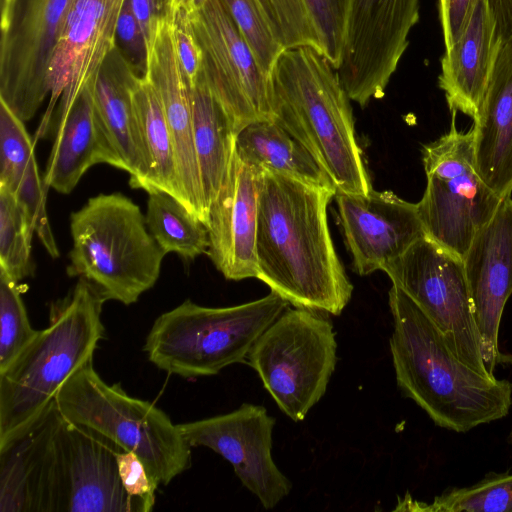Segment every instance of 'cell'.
<instances>
[{"label":"cell","mask_w":512,"mask_h":512,"mask_svg":"<svg viewBox=\"0 0 512 512\" xmlns=\"http://www.w3.org/2000/svg\"><path fill=\"white\" fill-rule=\"evenodd\" d=\"M336 191L261 171L256 233L257 279L296 308L332 315L353 291L328 227Z\"/></svg>","instance_id":"1"},{"label":"cell","mask_w":512,"mask_h":512,"mask_svg":"<svg viewBox=\"0 0 512 512\" xmlns=\"http://www.w3.org/2000/svg\"><path fill=\"white\" fill-rule=\"evenodd\" d=\"M390 350L398 387L433 422L455 432L502 419L512 405V384L463 362L434 322L392 285Z\"/></svg>","instance_id":"2"},{"label":"cell","mask_w":512,"mask_h":512,"mask_svg":"<svg viewBox=\"0 0 512 512\" xmlns=\"http://www.w3.org/2000/svg\"><path fill=\"white\" fill-rule=\"evenodd\" d=\"M273 120L298 140L337 191L372 186L358 145L350 98L337 70L317 49H285L270 74Z\"/></svg>","instance_id":"3"},{"label":"cell","mask_w":512,"mask_h":512,"mask_svg":"<svg viewBox=\"0 0 512 512\" xmlns=\"http://www.w3.org/2000/svg\"><path fill=\"white\" fill-rule=\"evenodd\" d=\"M106 300L84 278L51 307L49 325L0 372V450L23 436L55 404L64 382L93 360L104 337Z\"/></svg>","instance_id":"4"},{"label":"cell","mask_w":512,"mask_h":512,"mask_svg":"<svg viewBox=\"0 0 512 512\" xmlns=\"http://www.w3.org/2000/svg\"><path fill=\"white\" fill-rule=\"evenodd\" d=\"M70 231L68 276L84 278L106 301L131 305L157 282L166 253L125 195L91 197L71 214Z\"/></svg>","instance_id":"5"},{"label":"cell","mask_w":512,"mask_h":512,"mask_svg":"<svg viewBox=\"0 0 512 512\" xmlns=\"http://www.w3.org/2000/svg\"><path fill=\"white\" fill-rule=\"evenodd\" d=\"M275 292L230 307L186 300L161 314L147 334L144 352L158 369L193 379L246 362L260 335L287 309Z\"/></svg>","instance_id":"6"},{"label":"cell","mask_w":512,"mask_h":512,"mask_svg":"<svg viewBox=\"0 0 512 512\" xmlns=\"http://www.w3.org/2000/svg\"><path fill=\"white\" fill-rule=\"evenodd\" d=\"M55 405L67 421L133 451L152 480L168 485L191 466V446L178 425L153 403L105 382L88 361L60 387Z\"/></svg>","instance_id":"7"},{"label":"cell","mask_w":512,"mask_h":512,"mask_svg":"<svg viewBox=\"0 0 512 512\" xmlns=\"http://www.w3.org/2000/svg\"><path fill=\"white\" fill-rule=\"evenodd\" d=\"M456 114L449 130L422 148L427 185L417 206L426 236L464 259L503 199L478 173L473 129L459 131Z\"/></svg>","instance_id":"8"},{"label":"cell","mask_w":512,"mask_h":512,"mask_svg":"<svg viewBox=\"0 0 512 512\" xmlns=\"http://www.w3.org/2000/svg\"><path fill=\"white\" fill-rule=\"evenodd\" d=\"M336 348L328 319L313 310L286 309L256 340L246 363L279 409L301 421L325 394L337 361Z\"/></svg>","instance_id":"9"},{"label":"cell","mask_w":512,"mask_h":512,"mask_svg":"<svg viewBox=\"0 0 512 512\" xmlns=\"http://www.w3.org/2000/svg\"><path fill=\"white\" fill-rule=\"evenodd\" d=\"M382 271L434 322L463 362L494 376L483 360L463 259L424 236Z\"/></svg>","instance_id":"10"},{"label":"cell","mask_w":512,"mask_h":512,"mask_svg":"<svg viewBox=\"0 0 512 512\" xmlns=\"http://www.w3.org/2000/svg\"><path fill=\"white\" fill-rule=\"evenodd\" d=\"M202 52V75L236 135L248 124L273 120L271 79L242 37L222 0L190 14Z\"/></svg>","instance_id":"11"},{"label":"cell","mask_w":512,"mask_h":512,"mask_svg":"<svg viewBox=\"0 0 512 512\" xmlns=\"http://www.w3.org/2000/svg\"><path fill=\"white\" fill-rule=\"evenodd\" d=\"M70 0H2L0 99L22 121L50 96L49 66Z\"/></svg>","instance_id":"12"},{"label":"cell","mask_w":512,"mask_h":512,"mask_svg":"<svg viewBox=\"0 0 512 512\" xmlns=\"http://www.w3.org/2000/svg\"><path fill=\"white\" fill-rule=\"evenodd\" d=\"M420 0H353L337 73L352 101L364 108L382 98L419 20Z\"/></svg>","instance_id":"13"},{"label":"cell","mask_w":512,"mask_h":512,"mask_svg":"<svg viewBox=\"0 0 512 512\" xmlns=\"http://www.w3.org/2000/svg\"><path fill=\"white\" fill-rule=\"evenodd\" d=\"M121 450L59 413L53 439V512H140L120 481Z\"/></svg>","instance_id":"14"},{"label":"cell","mask_w":512,"mask_h":512,"mask_svg":"<svg viewBox=\"0 0 512 512\" xmlns=\"http://www.w3.org/2000/svg\"><path fill=\"white\" fill-rule=\"evenodd\" d=\"M177 425L191 447H208L226 459L265 509L290 493L291 482L272 458L275 419L263 406L244 403L227 414Z\"/></svg>","instance_id":"15"},{"label":"cell","mask_w":512,"mask_h":512,"mask_svg":"<svg viewBox=\"0 0 512 512\" xmlns=\"http://www.w3.org/2000/svg\"><path fill=\"white\" fill-rule=\"evenodd\" d=\"M126 0H70L49 66V105L44 133L58 100L65 104L94 83L116 47L118 20Z\"/></svg>","instance_id":"16"},{"label":"cell","mask_w":512,"mask_h":512,"mask_svg":"<svg viewBox=\"0 0 512 512\" xmlns=\"http://www.w3.org/2000/svg\"><path fill=\"white\" fill-rule=\"evenodd\" d=\"M335 198L353 268L361 276L382 270L426 236L417 203L391 191H336Z\"/></svg>","instance_id":"17"},{"label":"cell","mask_w":512,"mask_h":512,"mask_svg":"<svg viewBox=\"0 0 512 512\" xmlns=\"http://www.w3.org/2000/svg\"><path fill=\"white\" fill-rule=\"evenodd\" d=\"M464 268L488 372L512 362L499 349V330L512 294V197L502 200L493 218L476 234Z\"/></svg>","instance_id":"18"},{"label":"cell","mask_w":512,"mask_h":512,"mask_svg":"<svg viewBox=\"0 0 512 512\" xmlns=\"http://www.w3.org/2000/svg\"><path fill=\"white\" fill-rule=\"evenodd\" d=\"M146 79L155 89L174 145L188 210L206 226L208 210L194 145L191 91L178 56L172 21L161 16L147 48Z\"/></svg>","instance_id":"19"},{"label":"cell","mask_w":512,"mask_h":512,"mask_svg":"<svg viewBox=\"0 0 512 512\" xmlns=\"http://www.w3.org/2000/svg\"><path fill=\"white\" fill-rule=\"evenodd\" d=\"M260 173L234 153L227 177L209 207L207 255L228 280L258 276L256 233Z\"/></svg>","instance_id":"20"},{"label":"cell","mask_w":512,"mask_h":512,"mask_svg":"<svg viewBox=\"0 0 512 512\" xmlns=\"http://www.w3.org/2000/svg\"><path fill=\"white\" fill-rule=\"evenodd\" d=\"M93 84L59 105V121L43 181L47 188L69 194L88 169L105 163L123 170L93 99Z\"/></svg>","instance_id":"21"},{"label":"cell","mask_w":512,"mask_h":512,"mask_svg":"<svg viewBox=\"0 0 512 512\" xmlns=\"http://www.w3.org/2000/svg\"><path fill=\"white\" fill-rule=\"evenodd\" d=\"M478 173L501 198L512 193V39L501 41L473 118Z\"/></svg>","instance_id":"22"},{"label":"cell","mask_w":512,"mask_h":512,"mask_svg":"<svg viewBox=\"0 0 512 512\" xmlns=\"http://www.w3.org/2000/svg\"><path fill=\"white\" fill-rule=\"evenodd\" d=\"M500 42L487 0H478L463 34L441 59L438 84L451 112L476 116Z\"/></svg>","instance_id":"23"},{"label":"cell","mask_w":512,"mask_h":512,"mask_svg":"<svg viewBox=\"0 0 512 512\" xmlns=\"http://www.w3.org/2000/svg\"><path fill=\"white\" fill-rule=\"evenodd\" d=\"M135 70L115 49L100 68L93 99L109 140L130 175L134 189L151 192L150 168L141 141L131 97V74Z\"/></svg>","instance_id":"24"},{"label":"cell","mask_w":512,"mask_h":512,"mask_svg":"<svg viewBox=\"0 0 512 512\" xmlns=\"http://www.w3.org/2000/svg\"><path fill=\"white\" fill-rule=\"evenodd\" d=\"M52 417L53 407L23 436L0 450L1 512H44L45 451Z\"/></svg>","instance_id":"25"},{"label":"cell","mask_w":512,"mask_h":512,"mask_svg":"<svg viewBox=\"0 0 512 512\" xmlns=\"http://www.w3.org/2000/svg\"><path fill=\"white\" fill-rule=\"evenodd\" d=\"M235 153L258 171H271L309 184L335 188L311 153L274 120H260L245 126L236 135Z\"/></svg>","instance_id":"26"},{"label":"cell","mask_w":512,"mask_h":512,"mask_svg":"<svg viewBox=\"0 0 512 512\" xmlns=\"http://www.w3.org/2000/svg\"><path fill=\"white\" fill-rule=\"evenodd\" d=\"M194 145L208 210L231 167L236 133L232 123L212 96L200 73L191 90Z\"/></svg>","instance_id":"27"},{"label":"cell","mask_w":512,"mask_h":512,"mask_svg":"<svg viewBox=\"0 0 512 512\" xmlns=\"http://www.w3.org/2000/svg\"><path fill=\"white\" fill-rule=\"evenodd\" d=\"M130 90L141 141L150 168L151 192L164 191L186 207L174 145L160 99L146 77L135 70L131 74Z\"/></svg>","instance_id":"28"},{"label":"cell","mask_w":512,"mask_h":512,"mask_svg":"<svg viewBox=\"0 0 512 512\" xmlns=\"http://www.w3.org/2000/svg\"><path fill=\"white\" fill-rule=\"evenodd\" d=\"M148 195L146 224L161 249L185 260L207 255V226L172 195L164 191H153Z\"/></svg>","instance_id":"29"},{"label":"cell","mask_w":512,"mask_h":512,"mask_svg":"<svg viewBox=\"0 0 512 512\" xmlns=\"http://www.w3.org/2000/svg\"><path fill=\"white\" fill-rule=\"evenodd\" d=\"M399 503L417 511L512 512V473H491L472 486L447 489L429 504L412 501L409 495Z\"/></svg>","instance_id":"30"},{"label":"cell","mask_w":512,"mask_h":512,"mask_svg":"<svg viewBox=\"0 0 512 512\" xmlns=\"http://www.w3.org/2000/svg\"><path fill=\"white\" fill-rule=\"evenodd\" d=\"M33 224L14 195L0 188V268L14 280L34 273Z\"/></svg>","instance_id":"31"},{"label":"cell","mask_w":512,"mask_h":512,"mask_svg":"<svg viewBox=\"0 0 512 512\" xmlns=\"http://www.w3.org/2000/svg\"><path fill=\"white\" fill-rule=\"evenodd\" d=\"M18 281L0 268V372L35 338Z\"/></svg>","instance_id":"32"},{"label":"cell","mask_w":512,"mask_h":512,"mask_svg":"<svg viewBox=\"0 0 512 512\" xmlns=\"http://www.w3.org/2000/svg\"><path fill=\"white\" fill-rule=\"evenodd\" d=\"M33 159L34 142L24 121L0 99V188L13 194Z\"/></svg>","instance_id":"33"},{"label":"cell","mask_w":512,"mask_h":512,"mask_svg":"<svg viewBox=\"0 0 512 512\" xmlns=\"http://www.w3.org/2000/svg\"><path fill=\"white\" fill-rule=\"evenodd\" d=\"M255 2L274 36L285 49L309 46L321 52L320 41L304 0Z\"/></svg>","instance_id":"34"},{"label":"cell","mask_w":512,"mask_h":512,"mask_svg":"<svg viewBox=\"0 0 512 512\" xmlns=\"http://www.w3.org/2000/svg\"><path fill=\"white\" fill-rule=\"evenodd\" d=\"M262 70L271 71L285 48L271 31L255 0H222Z\"/></svg>","instance_id":"35"},{"label":"cell","mask_w":512,"mask_h":512,"mask_svg":"<svg viewBox=\"0 0 512 512\" xmlns=\"http://www.w3.org/2000/svg\"><path fill=\"white\" fill-rule=\"evenodd\" d=\"M322 54L337 70L342 61L353 0H304Z\"/></svg>","instance_id":"36"},{"label":"cell","mask_w":512,"mask_h":512,"mask_svg":"<svg viewBox=\"0 0 512 512\" xmlns=\"http://www.w3.org/2000/svg\"><path fill=\"white\" fill-rule=\"evenodd\" d=\"M47 190L40 177L36 159H33L13 195L31 220L35 233L48 254L52 258H58L59 249L46 209Z\"/></svg>","instance_id":"37"},{"label":"cell","mask_w":512,"mask_h":512,"mask_svg":"<svg viewBox=\"0 0 512 512\" xmlns=\"http://www.w3.org/2000/svg\"><path fill=\"white\" fill-rule=\"evenodd\" d=\"M117 467L124 490L138 505L140 512L151 511L158 485L150 477L142 460L133 451L121 450L117 454Z\"/></svg>","instance_id":"38"},{"label":"cell","mask_w":512,"mask_h":512,"mask_svg":"<svg viewBox=\"0 0 512 512\" xmlns=\"http://www.w3.org/2000/svg\"><path fill=\"white\" fill-rule=\"evenodd\" d=\"M168 16L172 20L178 56L191 91L202 71V52L194 34L190 14L178 11L174 15Z\"/></svg>","instance_id":"39"},{"label":"cell","mask_w":512,"mask_h":512,"mask_svg":"<svg viewBox=\"0 0 512 512\" xmlns=\"http://www.w3.org/2000/svg\"><path fill=\"white\" fill-rule=\"evenodd\" d=\"M117 41L120 43V48L116 47L120 50L123 57L138 74L144 76L147 64V45L128 0H126L123 6L118 20Z\"/></svg>","instance_id":"40"},{"label":"cell","mask_w":512,"mask_h":512,"mask_svg":"<svg viewBox=\"0 0 512 512\" xmlns=\"http://www.w3.org/2000/svg\"><path fill=\"white\" fill-rule=\"evenodd\" d=\"M478 0H439V15L445 48L455 44L471 17Z\"/></svg>","instance_id":"41"},{"label":"cell","mask_w":512,"mask_h":512,"mask_svg":"<svg viewBox=\"0 0 512 512\" xmlns=\"http://www.w3.org/2000/svg\"><path fill=\"white\" fill-rule=\"evenodd\" d=\"M144 35L147 48L150 45L157 20L164 12L163 0H128Z\"/></svg>","instance_id":"42"},{"label":"cell","mask_w":512,"mask_h":512,"mask_svg":"<svg viewBox=\"0 0 512 512\" xmlns=\"http://www.w3.org/2000/svg\"><path fill=\"white\" fill-rule=\"evenodd\" d=\"M501 41L512 39V0H487Z\"/></svg>","instance_id":"43"},{"label":"cell","mask_w":512,"mask_h":512,"mask_svg":"<svg viewBox=\"0 0 512 512\" xmlns=\"http://www.w3.org/2000/svg\"><path fill=\"white\" fill-rule=\"evenodd\" d=\"M205 2L206 0H194V11L200 9Z\"/></svg>","instance_id":"44"},{"label":"cell","mask_w":512,"mask_h":512,"mask_svg":"<svg viewBox=\"0 0 512 512\" xmlns=\"http://www.w3.org/2000/svg\"><path fill=\"white\" fill-rule=\"evenodd\" d=\"M508 442L512 445V430H511V432L509 434Z\"/></svg>","instance_id":"45"}]
</instances>
